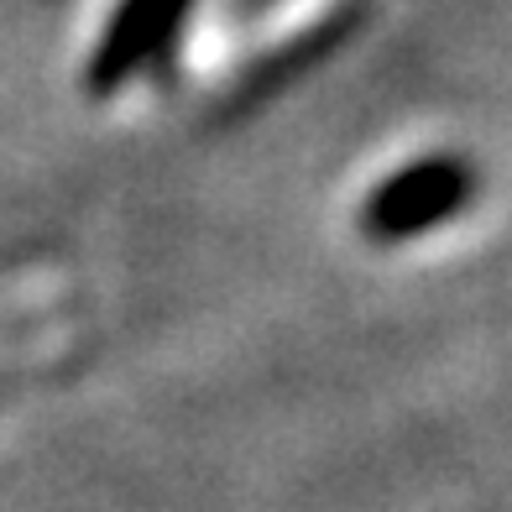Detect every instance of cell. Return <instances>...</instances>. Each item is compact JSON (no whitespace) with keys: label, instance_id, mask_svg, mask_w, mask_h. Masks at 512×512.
<instances>
[{"label":"cell","instance_id":"7a4b0ae2","mask_svg":"<svg viewBox=\"0 0 512 512\" xmlns=\"http://www.w3.org/2000/svg\"><path fill=\"white\" fill-rule=\"evenodd\" d=\"M194 0H121V11L110 16L95 58H89V89L115 95L126 79L147 74L173 53V42L189 21Z\"/></svg>","mask_w":512,"mask_h":512},{"label":"cell","instance_id":"6da1fadb","mask_svg":"<svg viewBox=\"0 0 512 512\" xmlns=\"http://www.w3.org/2000/svg\"><path fill=\"white\" fill-rule=\"evenodd\" d=\"M476 194V173L460 157H424L413 168L392 173L377 194L366 199L361 225L371 241H408L418 230L445 225L450 215H460Z\"/></svg>","mask_w":512,"mask_h":512}]
</instances>
